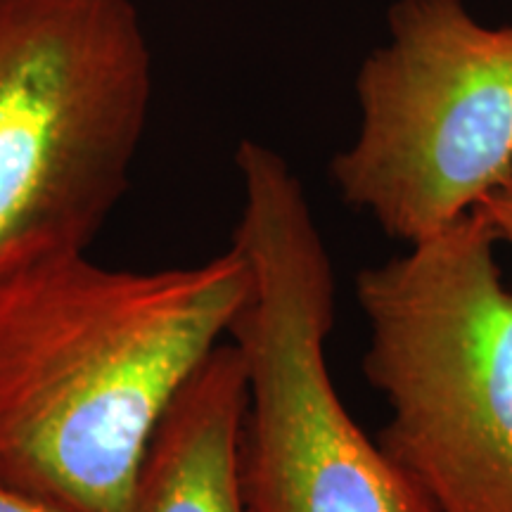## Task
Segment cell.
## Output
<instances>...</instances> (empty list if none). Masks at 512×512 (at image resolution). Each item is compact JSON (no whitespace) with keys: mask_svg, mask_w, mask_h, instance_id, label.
<instances>
[{"mask_svg":"<svg viewBox=\"0 0 512 512\" xmlns=\"http://www.w3.org/2000/svg\"><path fill=\"white\" fill-rule=\"evenodd\" d=\"M249 285L235 245L200 266L76 252L0 278V479L69 512H136L159 422Z\"/></svg>","mask_w":512,"mask_h":512,"instance_id":"6da1fadb","label":"cell"},{"mask_svg":"<svg viewBox=\"0 0 512 512\" xmlns=\"http://www.w3.org/2000/svg\"><path fill=\"white\" fill-rule=\"evenodd\" d=\"M233 242L249 294L228 335L247 380L240 470L259 512H439L368 437L330 377L335 275L306 190L283 155L245 138Z\"/></svg>","mask_w":512,"mask_h":512,"instance_id":"7a4b0ae2","label":"cell"},{"mask_svg":"<svg viewBox=\"0 0 512 512\" xmlns=\"http://www.w3.org/2000/svg\"><path fill=\"white\" fill-rule=\"evenodd\" d=\"M477 207L356 273L377 437L439 512H512V287Z\"/></svg>","mask_w":512,"mask_h":512,"instance_id":"3957f363","label":"cell"},{"mask_svg":"<svg viewBox=\"0 0 512 512\" xmlns=\"http://www.w3.org/2000/svg\"><path fill=\"white\" fill-rule=\"evenodd\" d=\"M150 107L133 0H0V278L91 247L126 195Z\"/></svg>","mask_w":512,"mask_h":512,"instance_id":"277c9868","label":"cell"},{"mask_svg":"<svg viewBox=\"0 0 512 512\" xmlns=\"http://www.w3.org/2000/svg\"><path fill=\"white\" fill-rule=\"evenodd\" d=\"M356 98L361 126L330 174L389 238H430L512 176V22L486 27L463 0H396Z\"/></svg>","mask_w":512,"mask_h":512,"instance_id":"5b68a950","label":"cell"},{"mask_svg":"<svg viewBox=\"0 0 512 512\" xmlns=\"http://www.w3.org/2000/svg\"><path fill=\"white\" fill-rule=\"evenodd\" d=\"M247 380L240 351L221 342L183 384L159 422L136 512H259L242 486Z\"/></svg>","mask_w":512,"mask_h":512,"instance_id":"8992f818","label":"cell"},{"mask_svg":"<svg viewBox=\"0 0 512 512\" xmlns=\"http://www.w3.org/2000/svg\"><path fill=\"white\" fill-rule=\"evenodd\" d=\"M498 242L512 247V176L477 204Z\"/></svg>","mask_w":512,"mask_h":512,"instance_id":"52a82bcc","label":"cell"},{"mask_svg":"<svg viewBox=\"0 0 512 512\" xmlns=\"http://www.w3.org/2000/svg\"><path fill=\"white\" fill-rule=\"evenodd\" d=\"M0 512H69L60 505L46 501V498L29 494L0 479Z\"/></svg>","mask_w":512,"mask_h":512,"instance_id":"ba28073f","label":"cell"}]
</instances>
